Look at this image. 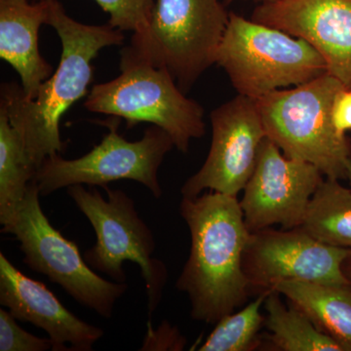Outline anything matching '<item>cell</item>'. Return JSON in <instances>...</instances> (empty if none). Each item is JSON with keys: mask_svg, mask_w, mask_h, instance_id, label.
Returning a JSON list of instances; mask_svg holds the SVG:
<instances>
[{"mask_svg": "<svg viewBox=\"0 0 351 351\" xmlns=\"http://www.w3.org/2000/svg\"><path fill=\"white\" fill-rule=\"evenodd\" d=\"M49 338H39L25 331L10 311L0 309V351L52 350Z\"/></svg>", "mask_w": 351, "mask_h": 351, "instance_id": "7402d4cb", "label": "cell"}, {"mask_svg": "<svg viewBox=\"0 0 351 351\" xmlns=\"http://www.w3.org/2000/svg\"><path fill=\"white\" fill-rule=\"evenodd\" d=\"M343 272H345L346 276L348 277L351 283V257L348 258L343 263Z\"/></svg>", "mask_w": 351, "mask_h": 351, "instance_id": "cb8c5ba5", "label": "cell"}, {"mask_svg": "<svg viewBox=\"0 0 351 351\" xmlns=\"http://www.w3.org/2000/svg\"><path fill=\"white\" fill-rule=\"evenodd\" d=\"M48 11V0H0V58L19 75L27 99L54 73L39 52V29L47 23Z\"/></svg>", "mask_w": 351, "mask_h": 351, "instance_id": "9a60e30c", "label": "cell"}, {"mask_svg": "<svg viewBox=\"0 0 351 351\" xmlns=\"http://www.w3.org/2000/svg\"><path fill=\"white\" fill-rule=\"evenodd\" d=\"M110 14L108 24L122 32H138L149 22L156 0H95Z\"/></svg>", "mask_w": 351, "mask_h": 351, "instance_id": "44dd1931", "label": "cell"}, {"mask_svg": "<svg viewBox=\"0 0 351 351\" xmlns=\"http://www.w3.org/2000/svg\"><path fill=\"white\" fill-rule=\"evenodd\" d=\"M84 107L124 119L128 129L144 122L159 127L182 154L189 152L191 141L205 134L200 104L186 96L169 71L136 56L128 46L120 51V75L94 85Z\"/></svg>", "mask_w": 351, "mask_h": 351, "instance_id": "277c9868", "label": "cell"}, {"mask_svg": "<svg viewBox=\"0 0 351 351\" xmlns=\"http://www.w3.org/2000/svg\"><path fill=\"white\" fill-rule=\"evenodd\" d=\"M107 199L96 186L83 184L66 188L69 197L93 226L96 244L85 251V262L115 282H126L123 263L132 262L141 269L147 294L149 318L162 299L168 270L154 257V233L141 218L135 202L121 189L106 186Z\"/></svg>", "mask_w": 351, "mask_h": 351, "instance_id": "52a82bcc", "label": "cell"}, {"mask_svg": "<svg viewBox=\"0 0 351 351\" xmlns=\"http://www.w3.org/2000/svg\"><path fill=\"white\" fill-rule=\"evenodd\" d=\"M271 290L301 309L316 327L351 351V284L286 280Z\"/></svg>", "mask_w": 351, "mask_h": 351, "instance_id": "2e32d148", "label": "cell"}, {"mask_svg": "<svg viewBox=\"0 0 351 351\" xmlns=\"http://www.w3.org/2000/svg\"><path fill=\"white\" fill-rule=\"evenodd\" d=\"M48 4L46 25L56 31L62 43L59 66L34 99L25 98L23 87L15 82L3 83L0 97L38 169L47 157L63 152L60 122L71 106L86 96L95 58L104 48L124 41L122 31L110 24H82L69 17L58 0H48Z\"/></svg>", "mask_w": 351, "mask_h": 351, "instance_id": "7a4b0ae2", "label": "cell"}, {"mask_svg": "<svg viewBox=\"0 0 351 351\" xmlns=\"http://www.w3.org/2000/svg\"><path fill=\"white\" fill-rule=\"evenodd\" d=\"M267 317L265 325L270 350L346 351L341 343L320 331L313 321L293 304L286 306L280 294L269 290L263 304Z\"/></svg>", "mask_w": 351, "mask_h": 351, "instance_id": "e0dca14e", "label": "cell"}, {"mask_svg": "<svg viewBox=\"0 0 351 351\" xmlns=\"http://www.w3.org/2000/svg\"><path fill=\"white\" fill-rule=\"evenodd\" d=\"M251 19L304 39L329 75L351 88V0H283L256 7Z\"/></svg>", "mask_w": 351, "mask_h": 351, "instance_id": "4fadbf2b", "label": "cell"}, {"mask_svg": "<svg viewBox=\"0 0 351 351\" xmlns=\"http://www.w3.org/2000/svg\"><path fill=\"white\" fill-rule=\"evenodd\" d=\"M39 189L32 181L24 199L1 223V232L15 237L32 271L47 276L75 301L104 318H110L128 284L107 280L85 262L75 242L62 235L44 214Z\"/></svg>", "mask_w": 351, "mask_h": 351, "instance_id": "ba28073f", "label": "cell"}, {"mask_svg": "<svg viewBox=\"0 0 351 351\" xmlns=\"http://www.w3.org/2000/svg\"><path fill=\"white\" fill-rule=\"evenodd\" d=\"M38 170L19 132L11 123L5 105L0 101V223L24 199Z\"/></svg>", "mask_w": 351, "mask_h": 351, "instance_id": "d6986e66", "label": "cell"}, {"mask_svg": "<svg viewBox=\"0 0 351 351\" xmlns=\"http://www.w3.org/2000/svg\"><path fill=\"white\" fill-rule=\"evenodd\" d=\"M0 304L8 308L16 319L46 332L53 351H90L105 334L101 328L71 313L45 284L25 276L2 252Z\"/></svg>", "mask_w": 351, "mask_h": 351, "instance_id": "5bb4252c", "label": "cell"}, {"mask_svg": "<svg viewBox=\"0 0 351 351\" xmlns=\"http://www.w3.org/2000/svg\"><path fill=\"white\" fill-rule=\"evenodd\" d=\"M323 180L316 166L286 156L265 138L239 201L247 228L251 232L276 225L284 230L299 228Z\"/></svg>", "mask_w": 351, "mask_h": 351, "instance_id": "7c38bea8", "label": "cell"}, {"mask_svg": "<svg viewBox=\"0 0 351 351\" xmlns=\"http://www.w3.org/2000/svg\"><path fill=\"white\" fill-rule=\"evenodd\" d=\"M225 0H156L147 24L133 32L129 49L169 71L184 93L215 64L230 13Z\"/></svg>", "mask_w": 351, "mask_h": 351, "instance_id": "8992f818", "label": "cell"}, {"mask_svg": "<svg viewBox=\"0 0 351 351\" xmlns=\"http://www.w3.org/2000/svg\"><path fill=\"white\" fill-rule=\"evenodd\" d=\"M234 1H237V0H225V3L228 5V4ZM256 1L262 2V3H276V2L283 1V0H256Z\"/></svg>", "mask_w": 351, "mask_h": 351, "instance_id": "d4e9b609", "label": "cell"}, {"mask_svg": "<svg viewBox=\"0 0 351 351\" xmlns=\"http://www.w3.org/2000/svg\"><path fill=\"white\" fill-rule=\"evenodd\" d=\"M339 181L323 180L298 228L323 243L351 249V189Z\"/></svg>", "mask_w": 351, "mask_h": 351, "instance_id": "ac0fdd59", "label": "cell"}, {"mask_svg": "<svg viewBox=\"0 0 351 351\" xmlns=\"http://www.w3.org/2000/svg\"><path fill=\"white\" fill-rule=\"evenodd\" d=\"M101 124L108 127V133L85 156L64 159L58 154L43 161L34 178L40 195H50L75 184L105 189L110 182L132 180L145 186L156 199L161 198L159 168L175 147L169 134L152 125L145 129L141 140L129 142L119 133L117 117Z\"/></svg>", "mask_w": 351, "mask_h": 351, "instance_id": "9c48e42d", "label": "cell"}, {"mask_svg": "<svg viewBox=\"0 0 351 351\" xmlns=\"http://www.w3.org/2000/svg\"><path fill=\"white\" fill-rule=\"evenodd\" d=\"M215 64L237 93L254 100L328 73L323 58L304 39L232 12Z\"/></svg>", "mask_w": 351, "mask_h": 351, "instance_id": "5b68a950", "label": "cell"}, {"mask_svg": "<svg viewBox=\"0 0 351 351\" xmlns=\"http://www.w3.org/2000/svg\"><path fill=\"white\" fill-rule=\"evenodd\" d=\"M345 86L325 75L294 88L276 90L256 104L267 137L286 156L316 166L325 178H348L351 147L332 125L335 95Z\"/></svg>", "mask_w": 351, "mask_h": 351, "instance_id": "3957f363", "label": "cell"}, {"mask_svg": "<svg viewBox=\"0 0 351 351\" xmlns=\"http://www.w3.org/2000/svg\"><path fill=\"white\" fill-rule=\"evenodd\" d=\"M331 117L332 125L341 135L351 131V88L343 86L335 95Z\"/></svg>", "mask_w": 351, "mask_h": 351, "instance_id": "603a6c76", "label": "cell"}, {"mask_svg": "<svg viewBox=\"0 0 351 351\" xmlns=\"http://www.w3.org/2000/svg\"><path fill=\"white\" fill-rule=\"evenodd\" d=\"M351 249L318 241L300 228H270L250 233L243 253V269L251 289L271 290L286 280L351 284L343 263Z\"/></svg>", "mask_w": 351, "mask_h": 351, "instance_id": "8fae6325", "label": "cell"}, {"mask_svg": "<svg viewBox=\"0 0 351 351\" xmlns=\"http://www.w3.org/2000/svg\"><path fill=\"white\" fill-rule=\"evenodd\" d=\"M212 142L206 160L182 184V197L204 191L239 196L255 169L258 152L267 138L257 104L237 95L210 114Z\"/></svg>", "mask_w": 351, "mask_h": 351, "instance_id": "30bf717a", "label": "cell"}, {"mask_svg": "<svg viewBox=\"0 0 351 351\" xmlns=\"http://www.w3.org/2000/svg\"><path fill=\"white\" fill-rule=\"evenodd\" d=\"M346 179H348V181H350L351 186V161L350 163H348V178H346Z\"/></svg>", "mask_w": 351, "mask_h": 351, "instance_id": "484cf974", "label": "cell"}, {"mask_svg": "<svg viewBox=\"0 0 351 351\" xmlns=\"http://www.w3.org/2000/svg\"><path fill=\"white\" fill-rule=\"evenodd\" d=\"M180 213L191 251L176 288L188 295L193 319L215 325L248 301L243 253L251 232L237 196L206 191L182 197Z\"/></svg>", "mask_w": 351, "mask_h": 351, "instance_id": "6da1fadb", "label": "cell"}, {"mask_svg": "<svg viewBox=\"0 0 351 351\" xmlns=\"http://www.w3.org/2000/svg\"><path fill=\"white\" fill-rule=\"evenodd\" d=\"M267 293L269 291L261 293L239 313L221 318L197 350L251 351L258 348L261 345L258 332L265 320L262 308Z\"/></svg>", "mask_w": 351, "mask_h": 351, "instance_id": "ffe728a7", "label": "cell"}]
</instances>
